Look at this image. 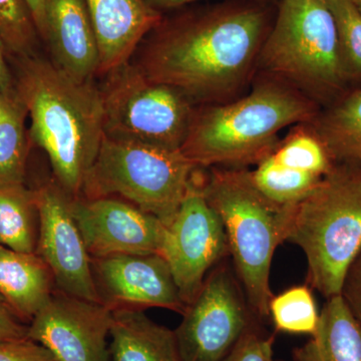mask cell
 I'll list each match as a JSON object with an SVG mask.
<instances>
[{"mask_svg": "<svg viewBox=\"0 0 361 361\" xmlns=\"http://www.w3.org/2000/svg\"><path fill=\"white\" fill-rule=\"evenodd\" d=\"M102 301L115 308H166L183 314L187 305L167 261L159 253L92 259Z\"/></svg>", "mask_w": 361, "mask_h": 361, "instance_id": "cell-14", "label": "cell"}, {"mask_svg": "<svg viewBox=\"0 0 361 361\" xmlns=\"http://www.w3.org/2000/svg\"><path fill=\"white\" fill-rule=\"evenodd\" d=\"M286 241L305 254L310 286L326 300L341 295L361 250V170L334 166L293 207Z\"/></svg>", "mask_w": 361, "mask_h": 361, "instance_id": "cell-6", "label": "cell"}, {"mask_svg": "<svg viewBox=\"0 0 361 361\" xmlns=\"http://www.w3.org/2000/svg\"><path fill=\"white\" fill-rule=\"evenodd\" d=\"M197 169L180 151L116 141L104 135L80 196L118 197L167 226Z\"/></svg>", "mask_w": 361, "mask_h": 361, "instance_id": "cell-7", "label": "cell"}, {"mask_svg": "<svg viewBox=\"0 0 361 361\" xmlns=\"http://www.w3.org/2000/svg\"><path fill=\"white\" fill-rule=\"evenodd\" d=\"M44 42L51 61L78 82H94L99 52L85 0H45Z\"/></svg>", "mask_w": 361, "mask_h": 361, "instance_id": "cell-15", "label": "cell"}, {"mask_svg": "<svg viewBox=\"0 0 361 361\" xmlns=\"http://www.w3.org/2000/svg\"><path fill=\"white\" fill-rule=\"evenodd\" d=\"M271 155L280 163L324 177L336 164L308 123L297 125Z\"/></svg>", "mask_w": 361, "mask_h": 361, "instance_id": "cell-24", "label": "cell"}, {"mask_svg": "<svg viewBox=\"0 0 361 361\" xmlns=\"http://www.w3.org/2000/svg\"><path fill=\"white\" fill-rule=\"evenodd\" d=\"M320 110L298 90L264 75L241 99L196 106L180 152L202 169L257 165L276 149L280 130L310 123Z\"/></svg>", "mask_w": 361, "mask_h": 361, "instance_id": "cell-3", "label": "cell"}, {"mask_svg": "<svg viewBox=\"0 0 361 361\" xmlns=\"http://www.w3.org/2000/svg\"><path fill=\"white\" fill-rule=\"evenodd\" d=\"M0 37L18 58L37 52L42 39L25 0H0Z\"/></svg>", "mask_w": 361, "mask_h": 361, "instance_id": "cell-27", "label": "cell"}, {"mask_svg": "<svg viewBox=\"0 0 361 361\" xmlns=\"http://www.w3.org/2000/svg\"><path fill=\"white\" fill-rule=\"evenodd\" d=\"M204 0H145L147 4L157 13L166 14L183 8V7L198 4ZM254 1L268 2V4H279L280 0H254Z\"/></svg>", "mask_w": 361, "mask_h": 361, "instance_id": "cell-33", "label": "cell"}, {"mask_svg": "<svg viewBox=\"0 0 361 361\" xmlns=\"http://www.w3.org/2000/svg\"><path fill=\"white\" fill-rule=\"evenodd\" d=\"M294 361H361V322L341 295L327 299L310 341L293 350Z\"/></svg>", "mask_w": 361, "mask_h": 361, "instance_id": "cell-19", "label": "cell"}, {"mask_svg": "<svg viewBox=\"0 0 361 361\" xmlns=\"http://www.w3.org/2000/svg\"><path fill=\"white\" fill-rule=\"evenodd\" d=\"M18 63L16 92L30 114L32 140L49 156L59 186L80 197L104 135L101 90L35 54Z\"/></svg>", "mask_w": 361, "mask_h": 361, "instance_id": "cell-2", "label": "cell"}, {"mask_svg": "<svg viewBox=\"0 0 361 361\" xmlns=\"http://www.w3.org/2000/svg\"><path fill=\"white\" fill-rule=\"evenodd\" d=\"M96 33L99 71L106 75L128 63L163 14L145 0H85Z\"/></svg>", "mask_w": 361, "mask_h": 361, "instance_id": "cell-16", "label": "cell"}, {"mask_svg": "<svg viewBox=\"0 0 361 361\" xmlns=\"http://www.w3.org/2000/svg\"><path fill=\"white\" fill-rule=\"evenodd\" d=\"M21 322L0 298V341L27 338L28 326Z\"/></svg>", "mask_w": 361, "mask_h": 361, "instance_id": "cell-31", "label": "cell"}, {"mask_svg": "<svg viewBox=\"0 0 361 361\" xmlns=\"http://www.w3.org/2000/svg\"><path fill=\"white\" fill-rule=\"evenodd\" d=\"M269 316L278 331L311 336L317 329L320 313L310 287L298 285L271 298Z\"/></svg>", "mask_w": 361, "mask_h": 361, "instance_id": "cell-25", "label": "cell"}, {"mask_svg": "<svg viewBox=\"0 0 361 361\" xmlns=\"http://www.w3.org/2000/svg\"><path fill=\"white\" fill-rule=\"evenodd\" d=\"M274 336L256 324L240 339L223 361H275L273 358Z\"/></svg>", "mask_w": 361, "mask_h": 361, "instance_id": "cell-28", "label": "cell"}, {"mask_svg": "<svg viewBox=\"0 0 361 361\" xmlns=\"http://www.w3.org/2000/svg\"><path fill=\"white\" fill-rule=\"evenodd\" d=\"M4 97L0 94V118H1L2 115H4Z\"/></svg>", "mask_w": 361, "mask_h": 361, "instance_id": "cell-35", "label": "cell"}, {"mask_svg": "<svg viewBox=\"0 0 361 361\" xmlns=\"http://www.w3.org/2000/svg\"><path fill=\"white\" fill-rule=\"evenodd\" d=\"M308 125L336 165L361 170V87L322 109Z\"/></svg>", "mask_w": 361, "mask_h": 361, "instance_id": "cell-20", "label": "cell"}, {"mask_svg": "<svg viewBox=\"0 0 361 361\" xmlns=\"http://www.w3.org/2000/svg\"><path fill=\"white\" fill-rule=\"evenodd\" d=\"M319 1H324V2H326V1H329V0H319Z\"/></svg>", "mask_w": 361, "mask_h": 361, "instance_id": "cell-37", "label": "cell"}, {"mask_svg": "<svg viewBox=\"0 0 361 361\" xmlns=\"http://www.w3.org/2000/svg\"><path fill=\"white\" fill-rule=\"evenodd\" d=\"M204 194L224 225L233 268L259 319L269 316L273 255L286 241L292 211L266 198L245 168H211Z\"/></svg>", "mask_w": 361, "mask_h": 361, "instance_id": "cell-4", "label": "cell"}, {"mask_svg": "<svg viewBox=\"0 0 361 361\" xmlns=\"http://www.w3.org/2000/svg\"><path fill=\"white\" fill-rule=\"evenodd\" d=\"M54 276L37 252L0 246V298L21 322H32L54 293Z\"/></svg>", "mask_w": 361, "mask_h": 361, "instance_id": "cell-17", "label": "cell"}, {"mask_svg": "<svg viewBox=\"0 0 361 361\" xmlns=\"http://www.w3.org/2000/svg\"><path fill=\"white\" fill-rule=\"evenodd\" d=\"M0 361H56L44 346L30 341H0Z\"/></svg>", "mask_w": 361, "mask_h": 361, "instance_id": "cell-29", "label": "cell"}, {"mask_svg": "<svg viewBox=\"0 0 361 361\" xmlns=\"http://www.w3.org/2000/svg\"><path fill=\"white\" fill-rule=\"evenodd\" d=\"M111 361H180L174 330L144 310L115 308L110 329Z\"/></svg>", "mask_w": 361, "mask_h": 361, "instance_id": "cell-18", "label": "cell"}, {"mask_svg": "<svg viewBox=\"0 0 361 361\" xmlns=\"http://www.w3.org/2000/svg\"><path fill=\"white\" fill-rule=\"evenodd\" d=\"M35 20L40 39L44 42L45 35V0H25Z\"/></svg>", "mask_w": 361, "mask_h": 361, "instance_id": "cell-34", "label": "cell"}, {"mask_svg": "<svg viewBox=\"0 0 361 361\" xmlns=\"http://www.w3.org/2000/svg\"><path fill=\"white\" fill-rule=\"evenodd\" d=\"M35 191L25 185L0 186V246L33 253L37 251Z\"/></svg>", "mask_w": 361, "mask_h": 361, "instance_id": "cell-21", "label": "cell"}, {"mask_svg": "<svg viewBox=\"0 0 361 361\" xmlns=\"http://www.w3.org/2000/svg\"><path fill=\"white\" fill-rule=\"evenodd\" d=\"M257 68L323 109L350 90L336 20L326 2L280 0L259 54Z\"/></svg>", "mask_w": 361, "mask_h": 361, "instance_id": "cell-5", "label": "cell"}, {"mask_svg": "<svg viewBox=\"0 0 361 361\" xmlns=\"http://www.w3.org/2000/svg\"><path fill=\"white\" fill-rule=\"evenodd\" d=\"M252 182L266 198L278 205L294 206L319 184L322 177L280 163L272 155L266 157L250 171Z\"/></svg>", "mask_w": 361, "mask_h": 361, "instance_id": "cell-23", "label": "cell"}, {"mask_svg": "<svg viewBox=\"0 0 361 361\" xmlns=\"http://www.w3.org/2000/svg\"><path fill=\"white\" fill-rule=\"evenodd\" d=\"M35 194L39 221L35 252L49 266L56 288L71 296L103 303L92 257L71 213V197L56 182L42 185Z\"/></svg>", "mask_w": 361, "mask_h": 361, "instance_id": "cell-11", "label": "cell"}, {"mask_svg": "<svg viewBox=\"0 0 361 361\" xmlns=\"http://www.w3.org/2000/svg\"><path fill=\"white\" fill-rule=\"evenodd\" d=\"M351 1L355 4V6L357 7L358 9H360V11L361 13V0H351Z\"/></svg>", "mask_w": 361, "mask_h": 361, "instance_id": "cell-36", "label": "cell"}, {"mask_svg": "<svg viewBox=\"0 0 361 361\" xmlns=\"http://www.w3.org/2000/svg\"><path fill=\"white\" fill-rule=\"evenodd\" d=\"M4 97V115L0 118V186H18L25 185L27 111L18 92Z\"/></svg>", "mask_w": 361, "mask_h": 361, "instance_id": "cell-22", "label": "cell"}, {"mask_svg": "<svg viewBox=\"0 0 361 361\" xmlns=\"http://www.w3.org/2000/svg\"><path fill=\"white\" fill-rule=\"evenodd\" d=\"M341 295L353 314L361 322V250L349 266Z\"/></svg>", "mask_w": 361, "mask_h": 361, "instance_id": "cell-30", "label": "cell"}, {"mask_svg": "<svg viewBox=\"0 0 361 361\" xmlns=\"http://www.w3.org/2000/svg\"><path fill=\"white\" fill-rule=\"evenodd\" d=\"M337 28L339 51L349 89L361 87V13L351 0L326 1Z\"/></svg>", "mask_w": 361, "mask_h": 361, "instance_id": "cell-26", "label": "cell"}, {"mask_svg": "<svg viewBox=\"0 0 361 361\" xmlns=\"http://www.w3.org/2000/svg\"><path fill=\"white\" fill-rule=\"evenodd\" d=\"M71 213L92 259L160 253L166 226L118 197L71 200Z\"/></svg>", "mask_w": 361, "mask_h": 361, "instance_id": "cell-13", "label": "cell"}, {"mask_svg": "<svg viewBox=\"0 0 361 361\" xmlns=\"http://www.w3.org/2000/svg\"><path fill=\"white\" fill-rule=\"evenodd\" d=\"M277 6L220 0L164 14L135 51L140 54L135 65L149 80L180 90L196 106L231 102L257 70Z\"/></svg>", "mask_w": 361, "mask_h": 361, "instance_id": "cell-1", "label": "cell"}, {"mask_svg": "<svg viewBox=\"0 0 361 361\" xmlns=\"http://www.w3.org/2000/svg\"><path fill=\"white\" fill-rule=\"evenodd\" d=\"M113 310L56 290L32 318L27 338L56 361H111L108 336Z\"/></svg>", "mask_w": 361, "mask_h": 361, "instance_id": "cell-12", "label": "cell"}, {"mask_svg": "<svg viewBox=\"0 0 361 361\" xmlns=\"http://www.w3.org/2000/svg\"><path fill=\"white\" fill-rule=\"evenodd\" d=\"M6 54H8L4 40L0 37V94L11 97L16 94V80L7 65Z\"/></svg>", "mask_w": 361, "mask_h": 361, "instance_id": "cell-32", "label": "cell"}, {"mask_svg": "<svg viewBox=\"0 0 361 361\" xmlns=\"http://www.w3.org/2000/svg\"><path fill=\"white\" fill-rule=\"evenodd\" d=\"M182 315L174 330L180 361H223L259 319L226 259L209 272Z\"/></svg>", "mask_w": 361, "mask_h": 361, "instance_id": "cell-9", "label": "cell"}, {"mask_svg": "<svg viewBox=\"0 0 361 361\" xmlns=\"http://www.w3.org/2000/svg\"><path fill=\"white\" fill-rule=\"evenodd\" d=\"M104 75L99 90L106 137L180 151L196 108L184 94L149 80L130 61Z\"/></svg>", "mask_w": 361, "mask_h": 361, "instance_id": "cell-8", "label": "cell"}, {"mask_svg": "<svg viewBox=\"0 0 361 361\" xmlns=\"http://www.w3.org/2000/svg\"><path fill=\"white\" fill-rule=\"evenodd\" d=\"M201 169L195 171L174 218L166 226L159 253L186 305L209 272L230 255L224 225L204 194Z\"/></svg>", "mask_w": 361, "mask_h": 361, "instance_id": "cell-10", "label": "cell"}]
</instances>
